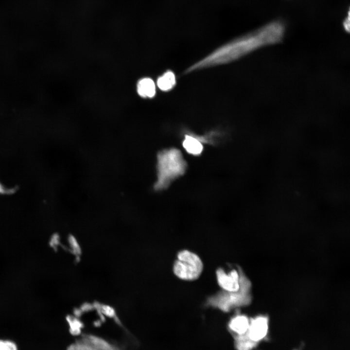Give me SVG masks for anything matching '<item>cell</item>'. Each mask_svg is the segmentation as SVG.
Wrapping results in <instances>:
<instances>
[{"mask_svg":"<svg viewBox=\"0 0 350 350\" xmlns=\"http://www.w3.org/2000/svg\"><path fill=\"white\" fill-rule=\"evenodd\" d=\"M268 319L265 316H258L250 321L247 333L253 341L259 342L267 334Z\"/></svg>","mask_w":350,"mask_h":350,"instance_id":"cell-6","label":"cell"},{"mask_svg":"<svg viewBox=\"0 0 350 350\" xmlns=\"http://www.w3.org/2000/svg\"><path fill=\"white\" fill-rule=\"evenodd\" d=\"M157 190L167 188L175 179L184 175L187 164L181 151L172 148L163 150L158 155Z\"/></svg>","mask_w":350,"mask_h":350,"instance_id":"cell-2","label":"cell"},{"mask_svg":"<svg viewBox=\"0 0 350 350\" xmlns=\"http://www.w3.org/2000/svg\"><path fill=\"white\" fill-rule=\"evenodd\" d=\"M67 350H124V347L109 339L91 333L82 332Z\"/></svg>","mask_w":350,"mask_h":350,"instance_id":"cell-4","label":"cell"},{"mask_svg":"<svg viewBox=\"0 0 350 350\" xmlns=\"http://www.w3.org/2000/svg\"><path fill=\"white\" fill-rule=\"evenodd\" d=\"M0 350H18L16 343L10 340L0 339Z\"/></svg>","mask_w":350,"mask_h":350,"instance_id":"cell-12","label":"cell"},{"mask_svg":"<svg viewBox=\"0 0 350 350\" xmlns=\"http://www.w3.org/2000/svg\"><path fill=\"white\" fill-rule=\"evenodd\" d=\"M285 31L280 20L271 21L261 28L230 41L188 68L184 73L226 64L265 46L280 42Z\"/></svg>","mask_w":350,"mask_h":350,"instance_id":"cell-1","label":"cell"},{"mask_svg":"<svg viewBox=\"0 0 350 350\" xmlns=\"http://www.w3.org/2000/svg\"><path fill=\"white\" fill-rule=\"evenodd\" d=\"M258 343L250 338L247 332L241 335H234V345L237 350H251Z\"/></svg>","mask_w":350,"mask_h":350,"instance_id":"cell-11","label":"cell"},{"mask_svg":"<svg viewBox=\"0 0 350 350\" xmlns=\"http://www.w3.org/2000/svg\"><path fill=\"white\" fill-rule=\"evenodd\" d=\"M350 10L348 11V14L347 17L345 18L344 20L343 21V27L345 30L346 32L349 33L350 32Z\"/></svg>","mask_w":350,"mask_h":350,"instance_id":"cell-13","label":"cell"},{"mask_svg":"<svg viewBox=\"0 0 350 350\" xmlns=\"http://www.w3.org/2000/svg\"><path fill=\"white\" fill-rule=\"evenodd\" d=\"M138 94L141 97L152 98L156 93V85L150 78L145 77L140 80L137 84Z\"/></svg>","mask_w":350,"mask_h":350,"instance_id":"cell-8","label":"cell"},{"mask_svg":"<svg viewBox=\"0 0 350 350\" xmlns=\"http://www.w3.org/2000/svg\"><path fill=\"white\" fill-rule=\"evenodd\" d=\"M250 321L245 315H238L232 318L229 322L230 331L235 335H241L247 332Z\"/></svg>","mask_w":350,"mask_h":350,"instance_id":"cell-9","label":"cell"},{"mask_svg":"<svg viewBox=\"0 0 350 350\" xmlns=\"http://www.w3.org/2000/svg\"><path fill=\"white\" fill-rule=\"evenodd\" d=\"M157 84L158 88L162 91H167L172 89L176 84L175 73L171 70L166 71L158 78Z\"/></svg>","mask_w":350,"mask_h":350,"instance_id":"cell-10","label":"cell"},{"mask_svg":"<svg viewBox=\"0 0 350 350\" xmlns=\"http://www.w3.org/2000/svg\"><path fill=\"white\" fill-rule=\"evenodd\" d=\"M217 281L221 287L228 292H236L240 289V280L238 272L232 270L228 274L222 268L216 271Z\"/></svg>","mask_w":350,"mask_h":350,"instance_id":"cell-5","label":"cell"},{"mask_svg":"<svg viewBox=\"0 0 350 350\" xmlns=\"http://www.w3.org/2000/svg\"><path fill=\"white\" fill-rule=\"evenodd\" d=\"M177 257L173 266V271L176 276L185 280H193L199 278L203 265L197 255L183 250L178 253Z\"/></svg>","mask_w":350,"mask_h":350,"instance_id":"cell-3","label":"cell"},{"mask_svg":"<svg viewBox=\"0 0 350 350\" xmlns=\"http://www.w3.org/2000/svg\"><path fill=\"white\" fill-rule=\"evenodd\" d=\"M182 145L189 154L193 156L200 155L203 150L202 140L198 137L194 135H185Z\"/></svg>","mask_w":350,"mask_h":350,"instance_id":"cell-7","label":"cell"}]
</instances>
